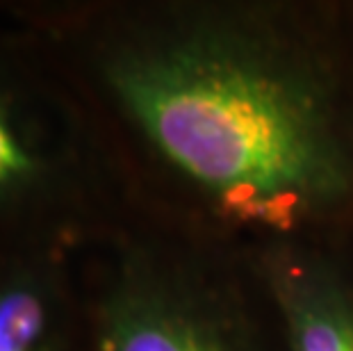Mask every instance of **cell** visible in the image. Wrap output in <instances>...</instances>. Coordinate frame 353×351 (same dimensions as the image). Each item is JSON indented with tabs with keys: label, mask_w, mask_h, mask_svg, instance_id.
<instances>
[{
	"label": "cell",
	"mask_w": 353,
	"mask_h": 351,
	"mask_svg": "<svg viewBox=\"0 0 353 351\" xmlns=\"http://www.w3.org/2000/svg\"><path fill=\"white\" fill-rule=\"evenodd\" d=\"M10 5L76 89L128 217L169 188L278 235L353 208V64L299 12Z\"/></svg>",
	"instance_id": "obj_1"
},
{
	"label": "cell",
	"mask_w": 353,
	"mask_h": 351,
	"mask_svg": "<svg viewBox=\"0 0 353 351\" xmlns=\"http://www.w3.org/2000/svg\"><path fill=\"white\" fill-rule=\"evenodd\" d=\"M121 219V199L76 89L0 0V256L80 251Z\"/></svg>",
	"instance_id": "obj_2"
},
{
	"label": "cell",
	"mask_w": 353,
	"mask_h": 351,
	"mask_svg": "<svg viewBox=\"0 0 353 351\" xmlns=\"http://www.w3.org/2000/svg\"><path fill=\"white\" fill-rule=\"evenodd\" d=\"M80 251L87 351H265L239 303L164 230L125 217Z\"/></svg>",
	"instance_id": "obj_3"
},
{
	"label": "cell",
	"mask_w": 353,
	"mask_h": 351,
	"mask_svg": "<svg viewBox=\"0 0 353 351\" xmlns=\"http://www.w3.org/2000/svg\"><path fill=\"white\" fill-rule=\"evenodd\" d=\"M0 351H87L76 251L0 256Z\"/></svg>",
	"instance_id": "obj_4"
},
{
	"label": "cell",
	"mask_w": 353,
	"mask_h": 351,
	"mask_svg": "<svg viewBox=\"0 0 353 351\" xmlns=\"http://www.w3.org/2000/svg\"><path fill=\"white\" fill-rule=\"evenodd\" d=\"M262 276L285 351H353V281L333 260L278 242L262 256Z\"/></svg>",
	"instance_id": "obj_5"
}]
</instances>
